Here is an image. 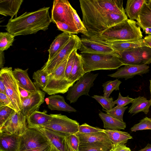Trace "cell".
<instances>
[{"label":"cell","mask_w":151,"mask_h":151,"mask_svg":"<svg viewBox=\"0 0 151 151\" xmlns=\"http://www.w3.org/2000/svg\"><path fill=\"white\" fill-rule=\"evenodd\" d=\"M147 3L148 6L151 9V0L147 1Z\"/></svg>","instance_id":"obj_58"},{"label":"cell","mask_w":151,"mask_h":151,"mask_svg":"<svg viewBox=\"0 0 151 151\" xmlns=\"http://www.w3.org/2000/svg\"><path fill=\"white\" fill-rule=\"evenodd\" d=\"M15 36L7 32H1L0 33V51L7 50L12 45Z\"/></svg>","instance_id":"obj_35"},{"label":"cell","mask_w":151,"mask_h":151,"mask_svg":"<svg viewBox=\"0 0 151 151\" xmlns=\"http://www.w3.org/2000/svg\"><path fill=\"white\" fill-rule=\"evenodd\" d=\"M66 140L72 151H79L80 140L76 133L66 136Z\"/></svg>","instance_id":"obj_43"},{"label":"cell","mask_w":151,"mask_h":151,"mask_svg":"<svg viewBox=\"0 0 151 151\" xmlns=\"http://www.w3.org/2000/svg\"><path fill=\"white\" fill-rule=\"evenodd\" d=\"M82 22L91 38L109 28L128 19L121 0H79ZM85 37V36H84Z\"/></svg>","instance_id":"obj_1"},{"label":"cell","mask_w":151,"mask_h":151,"mask_svg":"<svg viewBox=\"0 0 151 151\" xmlns=\"http://www.w3.org/2000/svg\"><path fill=\"white\" fill-rule=\"evenodd\" d=\"M45 94V92L38 88L28 97L21 99L22 109L21 112L27 117L34 111H38L44 102Z\"/></svg>","instance_id":"obj_13"},{"label":"cell","mask_w":151,"mask_h":151,"mask_svg":"<svg viewBox=\"0 0 151 151\" xmlns=\"http://www.w3.org/2000/svg\"><path fill=\"white\" fill-rule=\"evenodd\" d=\"M112 151H131V150L124 144H117L114 145Z\"/></svg>","instance_id":"obj_49"},{"label":"cell","mask_w":151,"mask_h":151,"mask_svg":"<svg viewBox=\"0 0 151 151\" xmlns=\"http://www.w3.org/2000/svg\"><path fill=\"white\" fill-rule=\"evenodd\" d=\"M146 34L151 35V27H147L143 30Z\"/></svg>","instance_id":"obj_56"},{"label":"cell","mask_w":151,"mask_h":151,"mask_svg":"<svg viewBox=\"0 0 151 151\" xmlns=\"http://www.w3.org/2000/svg\"><path fill=\"white\" fill-rule=\"evenodd\" d=\"M137 151H151V145L148 143L145 147Z\"/></svg>","instance_id":"obj_55"},{"label":"cell","mask_w":151,"mask_h":151,"mask_svg":"<svg viewBox=\"0 0 151 151\" xmlns=\"http://www.w3.org/2000/svg\"><path fill=\"white\" fill-rule=\"evenodd\" d=\"M134 51L141 61V64L151 63V48L147 46L134 49Z\"/></svg>","instance_id":"obj_33"},{"label":"cell","mask_w":151,"mask_h":151,"mask_svg":"<svg viewBox=\"0 0 151 151\" xmlns=\"http://www.w3.org/2000/svg\"><path fill=\"white\" fill-rule=\"evenodd\" d=\"M15 111L13 109L7 106L0 107V128Z\"/></svg>","instance_id":"obj_38"},{"label":"cell","mask_w":151,"mask_h":151,"mask_svg":"<svg viewBox=\"0 0 151 151\" xmlns=\"http://www.w3.org/2000/svg\"><path fill=\"white\" fill-rule=\"evenodd\" d=\"M48 75L41 69L35 72L32 76L34 85L42 90L47 83L48 80Z\"/></svg>","instance_id":"obj_32"},{"label":"cell","mask_w":151,"mask_h":151,"mask_svg":"<svg viewBox=\"0 0 151 151\" xmlns=\"http://www.w3.org/2000/svg\"><path fill=\"white\" fill-rule=\"evenodd\" d=\"M121 83V81L116 79L114 81H108L103 83L102 86L104 89V96L109 97L114 90H119V86Z\"/></svg>","instance_id":"obj_36"},{"label":"cell","mask_w":151,"mask_h":151,"mask_svg":"<svg viewBox=\"0 0 151 151\" xmlns=\"http://www.w3.org/2000/svg\"><path fill=\"white\" fill-rule=\"evenodd\" d=\"M78 50V49H75L69 55L68 59L65 69V77L66 79L69 80Z\"/></svg>","instance_id":"obj_44"},{"label":"cell","mask_w":151,"mask_h":151,"mask_svg":"<svg viewBox=\"0 0 151 151\" xmlns=\"http://www.w3.org/2000/svg\"><path fill=\"white\" fill-rule=\"evenodd\" d=\"M69 56L63 61L52 73L48 75V79L62 80L66 79L65 71Z\"/></svg>","instance_id":"obj_34"},{"label":"cell","mask_w":151,"mask_h":151,"mask_svg":"<svg viewBox=\"0 0 151 151\" xmlns=\"http://www.w3.org/2000/svg\"><path fill=\"white\" fill-rule=\"evenodd\" d=\"M143 40L146 45L151 48V35L146 36Z\"/></svg>","instance_id":"obj_52"},{"label":"cell","mask_w":151,"mask_h":151,"mask_svg":"<svg viewBox=\"0 0 151 151\" xmlns=\"http://www.w3.org/2000/svg\"><path fill=\"white\" fill-rule=\"evenodd\" d=\"M134 49L116 52L124 65L141 64V61L135 52Z\"/></svg>","instance_id":"obj_29"},{"label":"cell","mask_w":151,"mask_h":151,"mask_svg":"<svg viewBox=\"0 0 151 151\" xmlns=\"http://www.w3.org/2000/svg\"><path fill=\"white\" fill-rule=\"evenodd\" d=\"M21 99L25 98L29 96L32 92H30L19 86Z\"/></svg>","instance_id":"obj_51"},{"label":"cell","mask_w":151,"mask_h":151,"mask_svg":"<svg viewBox=\"0 0 151 151\" xmlns=\"http://www.w3.org/2000/svg\"><path fill=\"white\" fill-rule=\"evenodd\" d=\"M28 68L23 70L15 68L13 70V73L19 86L29 91L33 92L37 88L30 78L28 73Z\"/></svg>","instance_id":"obj_21"},{"label":"cell","mask_w":151,"mask_h":151,"mask_svg":"<svg viewBox=\"0 0 151 151\" xmlns=\"http://www.w3.org/2000/svg\"><path fill=\"white\" fill-rule=\"evenodd\" d=\"M80 140V145L110 146L114 145L106 133L101 132L89 134L76 133Z\"/></svg>","instance_id":"obj_14"},{"label":"cell","mask_w":151,"mask_h":151,"mask_svg":"<svg viewBox=\"0 0 151 151\" xmlns=\"http://www.w3.org/2000/svg\"><path fill=\"white\" fill-rule=\"evenodd\" d=\"M0 76L2 78L6 88L5 93L11 100L16 111H21L22 103L19 86L14 78L12 68L6 67L1 69Z\"/></svg>","instance_id":"obj_5"},{"label":"cell","mask_w":151,"mask_h":151,"mask_svg":"<svg viewBox=\"0 0 151 151\" xmlns=\"http://www.w3.org/2000/svg\"><path fill=\"white\" fill-rule=\"evenodd\" d=\"M72 35L63 32L55 37L48 50L49 56L47 61L50 60L57 54L69 40Z\"/></svg>","instance_id":"obj_23"},{"label":"cell","mask_w":151,"mask_h":151,"mask_svg":"<svg viewBox=\"0 0 151 151\" xmlns=\"http://www.w3.org/2000/svg\"><path fill=\"white\" fill-rule=\"evenodd\" d=\"M52 148L51 143L46 145L25 151H50Z\"/></svg>","instance_id":"obj_50"},{"label":"cell","mask_w":151,"mask_h":151,"mask_svg":"<svg viewBox=\"0 0 151 151\" xmlns=\"http://www.w3.org/2000/svg\"><path fill=\"white\" fill-rule=\"evenodd\" d=\"M47 98V107L51 110L62 111L68 113L77 111L75 109L65 102L63 96L54 94L50 95Z\"/></svg>","instance_id":"obj_20"},{"label":"cell","mask_w":151,"mask_h":151,"mask_svg":"<svg viewBox=\"0 0 151 151\" xmlns=\"http://www.w3.org/2000/svg\"><path fill=\"white\" fill-rule=\"evenodd\" d=\"M132 103L131 106L129 109V113L134 115L143 112L146 114L149 111L151 101L147 100L144 96H139L134 99Z\"/></svg>","instance_id":"obj_25"},{"label":"cell","mask_w":151,"mask_h":151,"mask_svg":"<svg viewBox=\"0 0 151 151\" xmlns=\"http://www.w3.org/2000/svg\"><path fill=\"white\" fill-rule=\"evenodd\" d=\"M49 9V7H45L10 19L5 29L14 36L35 34L41 30L45 31L52 22Z\"/></svg>","instance_id":"obj_2"},{"label":"cell","mask_w":151,"mask_h":151,"mask_svg":"<svg viewBox=\"0 0 151 151\" xmlns=\"http://www.w3.org/2000/svg\"><path fill=\"white\" fill-rule=\"evenodd\" d=\"M78 50L80 51V53L117 54L109 45L84 36L80 38Z\"/></svg>","instance_id":"obj_12"},{"label":"cell","mask_w":151,"mask_h":151,"mask_svg":"<svg viewBox=\"0 0 151 151\" xmlns=\"http://www.w3.org/2000/svg\"><path fill=\"white\" fill-rule=\"evenodd\" d=\"M3 106H9L14 110L12 102L6 93L0 92V107Z\"/></svg>","instance_id":"obj_48"},{"label":"cell","mask_w":151,"mask_h":151,"mask_svg":"<svg viewBox=\"0 0 151 151\" xmlns=\"http://www.w3.org/2000/svg\"><path fill=\"white\" fill-rule=\"evenodd\" d=\"M55 24L59 30L72 35L78 33L77 30L68 24L59 22H57Z\"/></svg>","instance_id":"obj_46"},{"label":"cell","mask_w":151,"mask_h":151,"mask_svg":"<svg viewBox=\"0 0 151 151\" xmlns=\"http://www.w3.org/2000/svg\"><path fill=\"white\" fill-rule=\"evenodd\" d=\"M86 73L83 68V63L80 54L77 53L69 80L73 82L78 80Z\"/></svg>","instance_id":"obj_31"},{"label":"cell","mask_w":151,"mask_h":151,"mask_svg":"<svg viewBox=\"0 0 151 151\" xmlns=\"http://www.w3.org/2000/svg\"><path fill=\"white\" fill-rule=\"evenodd\" d=\"M50 114L51 119L43 127L66 136L78 132L80 125L77 121L61 114Z\"/></svg>","instance_id":"obj_7"},{"label":"cell","mask_w":151,"mask_h":151,"mask_svg":"<svg viewBox=\"0 0 151 151\" xmlns=\"http://www.w3.org/2000/svg\"><path fill=\"white\" fill-rule=\"evenodd\" d=\"M50 151H59L56 148L52 145V148Z\"/></svg>","instance_id":"obj_57"},{"label":"cell","mask_w":151,"mask_h":151,"mask_svg":"<svg viewBox=\"0 0 151 151\" xmlns=\"http://www.w3.org/2000/svg\"><path fill=\"white\" fill-rule=\"evenodd\" d=\"M134 99L130 98L128 96L125 97L122 96L119 92L118 99L114 101V104L117 107H124L129 103H132Z\"/></svg>","instance_id":"obj_47"},{"label":"cell","mask_w":151,"mask_h":151,"mask_svg":"<svg viewBox=\"0 0 151 151\" xmlns=\"http://www.w3.org/2000/svg\"><path fill=\"white\" fill-rule=\"evenodd\" d=\"M50 143L41 132L35 129L28 128L20 137L19 151H25L45 146Z\"/></svg>","instance_id":"obj_9"},{"label":"cell","mask_w":151,"mask_h":151,"mask_svg":"<svg viewBox=\"0 0 151 151\" xmlns=\"http://www.w3.org/2000/svg\"><path fill=\"white\" fill-rule=\"evenodd\" d=\"M80 53L85 73L98 70H114L124 65L117 54Z\"/></svg>","instance_id":"obj_4"},{"label":"cell","mask_w":151,"mask_h":151,"mask_svg":"<svg viewBox=\"0 0 151 151\" xmlns=\"http://www.w3.org/2000/svg\"><path fill=\"white\" fill-rule=\"evenodd\" d=\"M150 100L151 101V79L150 80Z\"/></svg>","instance_id":"obj_59"},{"label":"cell","mask_w":151,"mask_h":151,"mask_svg":"<svg viewBox=\"0 0 151 151\" xmlns=\"http://www.w3.org/2000/svg\"><path fill=\"white\" fill-rule=\"evenodd\" d=\"M127 107V106L125 107H117L116 106L111 109L109 111L104 110L103 109V110L105 111L106 114L109 115L122 122H124L123 115Z\"/></svg>","instance_id":"obj_41"},{"label":"cell","mask_w":151,"mask_h":151,"mask_svg":"<svg viewBox=\"0 0 151 151\" xmlns=\"http://www.w3.org/2000/svg\"><path fill=\"white\" fill-rule=\"evenodd\" d=\"M80 42V38L72 35L69 40L50 60L47 61L41 69L48 75L51 74L75 49L78 50Z\"/></svg>","instance_id":"obj_6"},{"label":"cell","mask_w":151,"mask_h":151,"mask_svg":"<svg viewBox=\"0 0 151 151\" xmlns=\"http://www.w3.org/2000/svg\"><path fill=\"white\" fill-rule=\"evenodd\" d=\"M91 97L99 103L105 110H110L115 106L114 101L112 97L97 95H94Z\"/></svg>","instance_id":"obj_37"},{"label":"cell","mask_w":151,"mask_h":151,"mask_svg":"<svg viewBox=\"0 0 151 151\" xmlns=\"http://www.w3.org/2000/svg\"><path fill=\"white\" fill-rule=\"evenodd\" d=\"M0 92L5 93L6 88L2 77L0 76Z\"/></svg>","instance_id":"obj_54"},{"label":"cell","mask_w":151,"mask_h":151,"mask_svg":"<svg viewBox=\"0 0 151 151\" xmlns=\"http://www.w3.org/2000/svg\"><path fill=\"white\" fill-rule=\"evenodd\" d=\"M104 131V129L93 127L85 123L79 126L78 132L83 134H89Z\"/></svg>","instance_id":"obj_45"},{"label":"cell","mask_w":151,"mask_h":151,"mask_svg":"<svg viewBox=\"0 0 151 151\" xmlns=\"http://www.w3.org/2000/svg\"><path fill=\"white\" fill-rule=\"evenodd\" d=\"M23 0H0V14L5 16H9L11 19L16 16Z\"/></svg>","instance_id":"obj_22"},{"label":"cell","mask_w":151,"mask_h":151,"mask_svg":"<svg viewBox=\"0 0 151 151\" xmlns=\"http://www.w3.org/2000/svg\"><path fill=\"white\" fill-rule=\"evenodd\" d=\"M149 66L146 64L125 65L108 76L118 78H124L125 80L132 78L136 75H142L149 72Z\"/></svg>","instance_id":"obj_15"},{"label":"cell","mask_w":151,"mask_h":151,"mask_svg":"<svg viewBox=\"0 0 151 151\" xmlns=\"http://www.w3.org/2000/svg\"><path fill=\"white\" fill-rule=\"evenodd\" d=\"M146 0H128L124 9L125 14L129 19L137 20L139 14Z\"/></svg>","instance_id":"obj_26"},{"label":"cell","mask_w":151,"mask_h":151,"mask_svg":"<svg viewBox=\"0 0 151 151\" xmlns=\"http://www.w3.org/2000/svg\"><path fill=\"white\" fill-rule=\"evenodd\" d=\"M75 83L66 79L62 80L48 79L45 88L42 90L49 95L64 93Z\"/></svg>","instance_id":"obj_17"},{"label":"cell","mask_w":151,"mask_h":151,"mask_svg":"<svg viewBox=\"0 0 151 151\" xmlns=\"http://www.w3.org/2000/svg\"><path fill=\"white\" fill-rule=\"evenodd\" d=\"M34 129L42 132L48 139L52 145L59 151H72L67 141L66 136L43 127H40Z\"/></svg>","instance_id":"obj_16"},{"label":"cell","mask_w":151,"mask_h":151,"mask_svg":"<svg viewBox=\"0 0 151 151\" xmlns=\"http://www.w3.org/2000/svg\"><path fill=\"white\" fill-rule=\"evenodd\" d=\"M52 116L48 114L45 110L42 112L35 111L27 117V122L29 128H35L43 127L51 120Z\"/></svg>","instance_id":"obj_19"},{"label":"cell","mask_w":151,"mask_h":151,"mask_svg":"<svg viewBox=\"0 0 151 151\" xmlns=\"http://www.w3.org/2000/svg\"><path fill=\"white\" fill-rule=\"evenodd\" d=\"M114 145H81L79 151H112Z\"/></svg>","instance_id":"obj_42"},{"label":"cell","mask_w":151,"mask_h":151,"mask_svg":"<svg viewBox=\"0 0 151 151\" xmlns=\"http://www.w3.org/2000/svg\"><path fill=\"white\" fill-rule=\"evenodd\" d=\"M89 72L86 73L77 82L69 88L66 96L70 103H74L83 95L89 96L88 93L93 86V82L98 75Z\"/></svg>","instance_id":"obj_8"},{"label":"cell","mask_w":151,"mask_h":151,"mask_svg":"<svg viewBox=\"0 0 151 151\" xmlns=\"http://www.w3.org/2000/svg\"><path fill=\"white\" fill-rule=\"evenodd\" d=\"M147 2L143 5L137 20V25L143 30L151 27V9Z\"/></svg>","instance_id":"obj_30"},{"label":"cell","mask_w":151,"mask_h":151,"mask_svg":"<svg viewBox=\"0 0 151 151\" xmlns=\"http://www.w3.org/2000/svg\"><path fill=\"white\" fill-rule=\"evenodd\" d=\"M20 136L0 132V151H19Z\"/></svg>","instance_id":"obj_18"},{"label":"cell","mask_w":151,"mask_h":151,"mask_svg":"<svg viewBox=\"0 0 151 151\" xmlns=\"http://www.w3.org/2000/svg\"><path fill=\"white\" fill-rule=\"evenodd\" d=\"M28 128L27 117L21 111H15L0 128V132L21 136Z\"/></svg>","instance_id":"obj_11"},{"label":"cell","mask_w":151,"mask_h":151,"mask_svg":"<svg viewBox=\"0 0 151 151\" xmlns=\"http://www.w3.org/2000/svg\"><path fill=\"white\" fill-rule=\"evenodd\" d=\"M141 28L134 20L127 19L107 29L98 35L90 38L104 42L136 41L142 39Z\"/></svg>","instance_id":"obj_3"},{"label":"cell","mask_w":151,"mask_h":151,"mask_svg":"<svg viewBox=\"0 0 151 151\" xmlns=\"http://www.w3.org/2000/svg\"><path fill=\"white\" fill-rule=\"evenodd\" d=\"M71 11L73 19L78 33H82L85 37L88 35V32L83 22L81 20L76 10L72 7Z\"/></svg>","instance_id":"obj_39"},{"label":"cell","mask_w":151,"mask_h":151,"mask_svg":"<svg viewBox=\"0 0 151 151\" xmlns=\"http://www.w3.org/2000/svg\"><path fill=\"white\" fill-rule=\"evenodd\" d=\"M110 140L114 145L124 144L132 137L128 133L118 130L104 129Z\"/></svg>","instance_id":"obj_28"},{"label":"cell","mask_w":151,"mask_h":151,"mask_svg":"<svg viewBox=\"0 0 151 151\" xmlns=\"http://www.w3.org/2000/svg\"><path fill=\"white\" fill-rule=\"evenodd\" d=\"M0 68L1 69L3 68L5 63V58L3 51H0Z\"/></svg>","instance_id":"obj_53"},{"label":"cell","mask_w":151,"mask_h":151,"mask_svg":"<svg viewBox=\"0 0 151 151\" xmlns=\"http://www.w3.org/2000/svg\"><path fill=\"white\" fill-rule=\"evenodd\" d=\"M71 6L68 0H54L51 10L52 22L55 24L57 22L64 23L77 30L73 19Z\"/></svg>","instance_id":"obj_10"},{"label":"cell","mask_w":151,"mask_h":151,"mask_svg":"<svg viewBox=\"0 0 151 151\" xmlns=\"http://www.w3.org/2000/svg\"><path fill=\"white\" fill-rule=\"evenodd\" d=\"M100 118L103 122L104 127L106 129L119 130L126 128V123L103 112L99 114Z\"/></svg>","instance_id":"obj_27"},{"label":"cell","mask_w":151,"mask_h":151,"mask_svg":"<svg viewBox=\"0 0 151 151\" xmlns=\"http://www.w3.org/2000/svg\"><path fill=\"white\" fill-rule=\"evenodd\" d=\"M101 42L110 46L116 52L147 46L143 39L136 41H119L110 42Z\"/></svg>","instance_id":"obj_24"},{"label":"cell","mask_w":151,"mask_h":151,"mask_svg":"<svg viewBox=\"0 0 151 151\" xmlns=\"http://www.w3.org/2000/svg\"><path fill=\"white\" fill-rule=\"evenodd\" d=\"M145 130H151V119L146 117L139 122L134 125L131 128L132 132Z\"/></svg>","instance_id":"obj_40"}]
</instances>
